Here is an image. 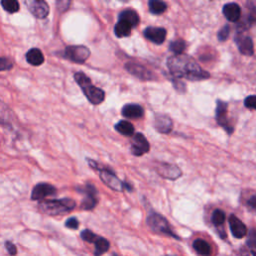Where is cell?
<instances>
[{
	"mask_svg": "<svg viewBox=\"0 0 256 256\" xmlns=\"http://www.w3.org/2000/svg\"><path fill=\"white\" fill-rule=\"evenodd\" d=\"M13 68V63L6 57H0V71H8Z\"/></svg>",
	"mask_w": 256,
	"mask_h": 256,
	"instance_id": "cell-34",
	"label": "cell"
},
{
	"mask_svg": "<svg viewBox=\"0 0 256 256\" xmlns=\"http://www.w3.org/2000/svg\"><path fill=\"white\" fill-rule=\"evenodd\" d=\"M144 37L152 43L162 44L166 38V29L162 27H153L149 26L143 31Z\"/></svg>",
	"mask_w": 256,
	"mask_h": 256,
	"instance_id": "cell-15",
	"label": "cell"
},
{
	"mask_svg": "<svg viewBox=\"0 0 256 256\" xmlns=\"http://www.w3.org/2000/svg\"><path fill=\"white\" fill-rule=\"evenodd\" d=\"M251 254L253 255V256H256V251H254V250H252L251 251Z\"/></svg>",
	"mask_w": 256,
	"mask_h": 256,
	"instance_id": "cell-41",
	"label": "cell"
},
{
	"mask_svg": "<svg viewBox=\"0 0 256 256\" xmlns=\"http://www.w3.org/2000/svg\"><path fill=\"white\" fill-rule=\"evenodd\" d=\"M166 256H176V255H166Z\"/></svg>",
	"mask_w": 256,
	"mask_h": 256,
	"instance_id": "cell-42",
	"label": "cell"
},
{
	"mask_svg": "<svg viewBox=\"0 0 256 256\" xmlns=\"http://www.w3.org/2000/svg\"><path fill=\"white\" fill-rule=\"evenodd\" d=\"M246 244L248 247L252 249H256V229L255 228H252L249 230L247 234Z\"/></svg>",
	"mask_w": 256,
	"mask_h": 256,
	"instance_id": "cell-32",
	"label": "cell"
},
{
	"mask_svg": "<svg viewBox=\"0 0 256 256\" xmlns=\"http://www.w3.org/2000/svg\"><path fill=\"white\" fill-rule=\"evenodd\" d=\"M25 5L37 19L46 18L50 12L49 5L44 0H27L25 1Z\"/></svg>",
	"mask_w": 256,
	"mask_h": 256,
	"instance_id": "cell-9",
	"label": "cell"
},
{
	"mask_svg": "<svg viewBox=\"0 0 256 256\" xmlns=\"http://www.w3.org/2000/svg\"><path fill=\"white\" fill-rule=\"evenodd\" d=\"M245 107L249 109H256V95H250L244 100Z\"/></svg>",
	"mask_w": 256,
	"mask_h": 256,
	"instance_id": "cell-36",
	"label": "cell"
},
{
	"mask_svg": "<svg viewBox=\"0 0 256 256\" xmlns=\"http://www.w3.org/2000/svg\"><path fill=\"white\" fill-rule=\"evenodd\" d=\"M148 7H149V11L152 14L159 15L166 11L167 4L164 1H160V0H150L148 2Z\"/></svg>",
	"mask_w": 256,
	"mask_h": 256,
	"instance_id": "cell-26",
	"label": "cell"
},
{
	"mask_svg": "<svg viewBox=\"0 0 256 256\" xmlns=\"http://www.w3.org/2000/svg\"><path fill=\"white\" fill-rule=\"evenodd\" d=\"M150 150V145L146 137L142 133H136L133 136L131 144V152L135 156H142Z\"/></svg>",
	"mask_w": 256,
	"mask_h": 256,
	"instance_id": "cell-11",
	"label": "cell"
},
{
	"mask_svg": "<svg viewBox=\"0 0 256 256\" xmlns=\"http://www.w3.org/2000/svg\"><path fill=\"white\" fill-rule=\"evenodd\" d=\"M156 170L161 177L169 180H175L182 174V171L178 166L170 163H159L156 167Z\"/></svg>",
	"mask_w": 256,
	"mask_h": 256,
	"instance_id": "cell-13",
	"label": "cell"
},
{
	"mask_svg": "<svg viewBox=\"0 0 256 256\" xmlns=\"http://www.w3.org/2000/svg\"><path fill=\"white\" fill-rule=\"evenodd\" d=\"M227 109H228V104L222 100H217L216 104V113H215V118L218 123L228 134H232L234 131L233 126L230 124L228 116H227Z\"/></svg>",
	"mask_w": 256,
	"mask_h": 256,
	"instance_id": "cell-8",
	"label": "cell"
},
{
	"mask_svg": "<svg viewBox=\"0 0 256 256\" xmlns=\"http://www.w3.org/2000/svg\"><path fill=\"white\" fill-rule=\"evenodd\" d=\"M95 246L94 249V256H101L104 253H106L110 247V243L109 241L101 236H98V238L96 239V241L93 243Z\"/></svg>",
	"mask_w": 256,
	"mask_h": 256,
	"instance_id": "cell-24",
	"label": "cell"
},
{
	"mask_svg": "<svg viewBox=\"0 0 256 256\" xmlns=\"http://www.w3.org/2000/svg\"><path fill=\"white\" fill-rule=\"evenodd\" d=\"M80 236H81V238H82L84 241H86V242H88V243H94V242L96 241V239L98 238L99 235L95 234L94 232H92V231L89 230V229H84L83 231H81Z\"/></svg>",
	"mask_w": 256,
	"mask_h": 256,
	"instance_id": "cell-31",
	"label": "cell"
},
{
	"mask_svg": "<svg viewBox=\"0 0 256 256\" xmlns=\"http://www.w3.org/2000/svg\"><path fill=\"white\" fill-rule=\"evenodd\" d=\"M250 3H251V4H252V6L256 9V1H251Z\"/></svg>",
	"mask_w": 256,
	"mask_h": 256,
	"instance_id": "cell-40",
	"label": "cell"
},
{
	"mask_svg": "<svg viewBox=\"0 0 256 256\" xmlns=\"http://www.w3.org/2000/svg\"><path fill=\"white\" fill-rule=\"evenodd\" d=\"M167 67L170 73L176 78L197 81L210 77L209 72L202 69L192 57L185 54L170 56L167 59Z\"/></svg>",
	"mask_w": 256,
	"mask_h": 256,
	"instance_id": "cell-1",
	"label": "cell"
},
{
	"mask_svg": "<svg viewBox=\"0 0 256 256\" xmlns=\"http://www.w3.org/2000/svg\"><path fill=\"white\" fill-rule=\"evenodd\" d=\"M87 163L90 165L91 168H93L99 172L100 179L110 189H112L114 191H118V192H122L125 190L124 182H122L112 170H110L109 168L100 167L99 164L92 159L87 158Z\"/></svg>",
	"mask_w": 256,
	"mask_h": 256,
	"instance_id": "cell-4",
	"label": "cell"
},
{
	"mask_svg": "<svg viewBox=\"0 0 256 256\" xmlns=\"http://www.w3.org/2000/svg\"><path fill=\"white\" fill-rule=\"evenodd\" d=\"M118 17L124 18V19L128 20L134 27H136L138 25V23H139V16H138V14H137L136 11H134L132 9H125V10H123L119 14Z\"/></svg>",
	"mask_w": 256,
	"mask_h": 256,
	"instance_id": "cell-27",
	"label": "cell"
},
{
	"mask_svg": "<svg viewBox=\"0 0 256 256\" xmlns=\"http://www.w3.org/2000/svg\"><path fill=\"white\" fill-rule=\"evenodd\" d=\"M222 12L225 18L230 22H236L241 17V7L234 2L227 3L223 6Z\"/></svg>",
	"mask_w": 256,
	"mask_h": 256,
	"instance_id": "cell-19",
	"label": "cell"
},
{
	"mask_svg": "<svg viewBox=\"0 0 256 256\" xmlns=\"http://www.w3.org/2000/svg\"><path fill=\"white\" fill-rule=\"evenodd\" d=\"M133 28L134 26L128 20L118 17V21L114 27V33L119 38L127 37L131 34V31Z\"/></svg>",
	"mask_w": 256,
	"mask_h": 256,
	"instance_id": "cell-20",
	"label": "cell"
},
{
	"mask_svg": "<svg viewBox=\"0 0 256 256\" xmlns=\"http://www.w3.org/2000/svg\"><path fill=\"white\" fill-rule=\"evenodd\" d=\"M91 52L84 45H70L63 51V57L75 63H84L90 56Z\"/></svg>",
	"mask_w": 256,
	"mask_h": 256,
	"instance_id": "cell-6",
	"label": "cell"
},
{
	"mask_svg": "<svg viewBox=\"0 0 256 256\" xmlns=\"http://www.w3.org/2000/svg\"><path fill=\"white\" fill-rule=\"evenodd\" d=\"M193 248L201 256H210L211 253H212V249H211L210 244L208 242H206L205 240L201 239V238H198V239L194 240Z\"/></svg>",
	"mask_w": 256,
	"mask_h": 256,
	"instance_id": "cell-23",
	"label": "cell"
},
{
	"mask_svg": "<svg viewBox=\"0 0 256 256\" xmlns=\"http://www.w3.org/2000/svg\"><path fill=\"white\" fill-rule=\"evenodd\" d=\"M121 114L127 119H140L144 115V109L139 104H126L122 107Z\"/></svg>",
	"mask_w": 256,
	"mask_h": 256,
	"instance_id": "cell-17",
	"label": "cell"
},
{
	"mask_svg": "<svg viewBox=\"0 0 256 256\" xmlns=\"http://www.w3.org/2000/svg\"><path fill=\"white\" fill-rule=\"evenodd\" d=\"M147 224L150 227V229L157 234L167 235V236L175 238L177 240L180 239V237L173 232L167 219L156 212H152L148 215Z\"/></svg>",
	"mask_w": 256,
	"mask_h": 256,
	"instance_id": "cell-5",
	"label": "cell"
},
{
	"mask_svg": "<svg viewBox=\"0 0 256 256\" xmlns=\"http://www.w3.org/2000/svg\"><path fill=\"white\" fill-rule=\"evenodd\" d=\"M229 227L232 235L235 238L241 239L247 235V227L246 225L234 214H231L228 218Z\"/></svg>",
	"mask_w": 256,
	"mask_h": 256,
	"instance_id": "cell-16",
	"label": "cell"
},
{
	"mask_svg": "<svg viewBox=\"0 0 256 256\" xmlns=\"http://www.w3.org/2000/svg\"><path fill=\"white\" fill-rule=\"evenodd\" d=\"M2 8L8 13H15L19 11L20 4L17 0H2L0 2Z\"/></svg>",
	"mask_w": 256,
	"mask_h": 256,
	"instance_id": "cell-30",
	"label": "cell"
},
{
	"mask_svg": "<svg viewBox=\"0 0 256 256\" xmlns=\"http://www.w3.org/2000/svg\"><path fill=\"white\" fill-rule=\"evenodd\" d=\"M5 248L7 249L8 253L11 255V256H14L17 254V247L11 242V241H6L5 242Z\"/></svg>",
	"mask_w": 256,
	"mask_h": 256,
	"instance_id": "cell-38",
	"label": "cell"
},
{
	"mask_svg": "<svg viewBox=\"0 0 256 256\" xmlns=\"http://www.w3.org/2000/svg\"><path fill=\"white\" fill-rule=\"evenodd\" d=\"M76 207V202L71 198L43 200L39 203V210L49 216L64 215L71 212Z\"/></svg>",
	"mask_w": 256,
	"mask_h": 256,
	"instance_id": "cell-3",
	"label": "cell"
},
{
	"mask_svg": "<svg viewBox=\"0 0 256 256\" xmlns=\"http://www.w3.org/2000/svg\"><path fill=\"white\" fill-rule=\"evenodd\" d=\"M172 82H173V85H174V87H175V89H176L177 91H179V92H181V93H183V92L186 91V86H185V84H184L183 81L174 78V79L172 80Z\"/></svg>",
	"mask_w": 256,
	"mask_h": 256,
	"instance_id": "cell-37",
	"label": "cell"
},
{
	"mask_svg": "<svg viewBox=\"0 0 256 256\" xmlns=\"http://www.w3.org/2000/svg\"><path fill=\"white\" fill-rule=\"evenodd\" d=\"M225 220H226V215H225L224 211H222L220 209H215L213 211L212 216H211V221L215 227H218V228L222 227Z\"/></svg>",
	"mask_w": 256,
	"mask_h": 256,
	"instance_id": "cell-28",
	"label": "cell"
},
{
	"mask_svg": "<svg viewBox=\"0 0 256 256\" xmlns=\"http://www.w3.org/2000/svg\"><path fill=\"white\" fill-rule=\"evenodd\" d=\"M186 49V42L183 39H177L169 44V50L174 53V55H180Z\"/></svg>",
	"mask_w": 256,
	"mask_h": 256,
	"instance_id": "cell-29",
	"label": "cell"
},
{
	"mask_svg": "<svg viewBox=\"0 0 256 256\" xmlns=\"http://www.w3.org/2000/svg\"><path fill=\"white\" fill-rule=\"evenodd\" d=\"M56 188L49 184V183H45V182H41V183H37L32 191H31V200L34 201H38V200H43L45 199L47 196H52L56 194Z\"/></svg>",
	"mask_w": 256,
	"mask_h": 256,
	"instance_id": "cell-10",
	"label": "cell"
},
{
	"mask_svg": "<svg viewBox=\"0 0 256 256\" xmlns=\"http://www.w3.org/2000/svg\"><path fill=\"white\" fill-rule=\"evenodd\" d=\"M229 33H230V27H229V25L227 24V25L223 26V27L218 31V34H217L218 40L221 41V42H224V41L228 38Z\"/></svg>",
	"mask_w": 256,
	"mask_h": 256,
	"instance_id": "cell-33",
	"label": "cell"
},
{
	"mask_svg": "<svg viewBox=\"0 0 256 256\" xmlns=\"http://www.w3.org/2000/svg\"><path fill=\"white\" fill-rule=\"evenodd\" d=\"M173 122L165 114H156L154 119V127L160 133H169L172 130Z\"/></svg>",
	"mask_w": 256,
	"mask_h": 256,
	"instance_id": "cell-18",
	"label": "cell"
},
{
	"mask_svg": "<svg viewBox=\"0 0 256 256\" xmlns=\"http://www.w3.org/2000/svg\"><path fill=\"white\" fill-rule=\"evenodd\" d=\"M235 43L241 54L251 56L254 53V45L251 37L244 35L242 32H238L235 36Z\"/></svg>",
	"mask_w": 256,
	"mask_h": 256,
	"instance_id": "cell-12",
	"label": "cell"
},
{
	"mask_svg": "<svg viewBox=\"0 0 256 256\" xmlns=\"http://www.w3.org/2000/svg\"><path fill=\"white\" fill-rule=\"evenodd\" d=\"M115 130L124 136H132L134 134V126L127 120H120L116 123Z\"/></svg>",
	"mask_w": 256,
	"mask_h": 256,
	"instance_id": "cell-25",
	"label": "cell"
},
{
	"mask_svg": "<svg viewBox=\"0 0 256 256\" xmlns=\"http://www.w3.org/2000/svg\"><path fill=\"white\" fill-rule=\"evenodd\" d=\"M125 69L135 77L141 79V80H152L155 78V76L152 74L151 71H149L146 67L143 65L133 63V62H128L125 64Z\"/></svg>",
	"mask_w": 256,
	"mask_h": 256,
	"instance_id": "cell-14",
	"label": "cell"
},
{
	"mask_svg": "<svg viewBox=\"0 0 256 256\" xmlns=\"http://www.w3.org/2000/svg\"><path fill=\"white\" fill-rule=\"evenodd\" d=\"M13 115L10 108L2 101L0 100V125L11 127Z\"/></svg>",
	"mask_w": 256,
	"mask_h": 256,
	"instance_id": "cell-22",
	"label": "cell"
},
{
	"mask_svg": "<svg viewBox=\"0 0 256 256\" xmlns=\"http://www.w3.org/2000/svg\"><path fill=\"white\" fill-rule=\"evenodd\" d=\"M26 61L32 66H40L44 63V55L42 51L38 48H31L27 51L25 55Z\"/></svg>",
	"mask_w": 256,
	"mask_h": 256,
	"instance_id": "cell-21",
	"label": "cell"
},
{
	"mask_svg": "<svg viewBox=\"0 0 256 256\" xmlns=\"http://www.w3.org/2000/svg\"><path fill=\"white\" fill-rule=\"evenodd\" d=\"M65 226L69 229H73L76 230L79 227V221L76 217H70L65 221Z\"/></svg>",
	"mask_w": 256,
	"mask_h": 256,
	"instance_id": "cell-35",
	"label": "cell"
},
{
	"mask_svg": "<svg viewBox=\"0 0 256 256\" xmlns=\"http://www.w3.org/2000/svg\"><path fill=\"white\" fill-rule=\"evenodd\" d=\"M74 80L81 88L82 92L90 103H92L93 105H99L104 101L105 92L102 89L94 86L90 78L85 73L76 72L74 74Z\"/></svg>",
	"mask_w": 256,
	"mask_h": 256,
	"instance_id": "cell-2",
	"label": "cell"
},
{
	"mask_svg": "<svg viewBox=\"0 0 256 256\" xmlns=\"http://www.w3.org/2000/svg\"><path fill=\"white\" fill-rule=\"evenodd\" d=\"M247 206L253 210L254 212H256V193L251 195L250 198L247 200Z\"/></svg>",
	"mask_w": 256,
	"mask_h": 256,
	"instance_id": "cell-39",
	"label": "cell"
},
{
	"mask_svg": "<svg viewBox=\"0 0 256 256\" xmlns=\"http://www.w3.org/2000/svg\"><path fill=\"white\" fill-rule=\"evenodd\" d=\"M79 193L84 195V198L81 203V209L83 210H92L98 203V191L96 187L90 183L86 184L83 187L77 188Z\"/></svg>",
	"mask_w": 256,
	"mask_h": 256,
	"instance_id": "cell-7",
	"label": "cell"
}]
</instances>
